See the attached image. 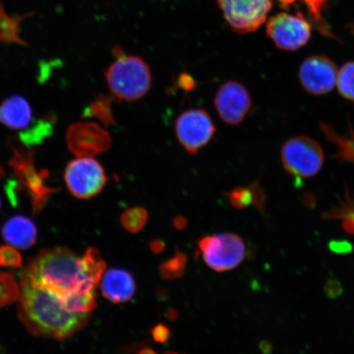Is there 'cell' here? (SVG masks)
<instances>
[{"label": "cell", "mask_w": 354, "mask_h": 354, "mask_svg": "<svg viewBox=\"0 0 354 354\" xmlns=\"http://www.w3.org/2000/svg\"><path fill=\"white\" fill-rule=\"evenodd\" d=\"M105 268L95 248H88L81 257L68 248L59 246L39 252L24 276L34 286L57 296L68 310L75 298L95 295Z\"/></svg>", "instance_id": "cell-1"}, {"label": "cell", "mask_w": 354, "mask_h": 354, "mask_svg": "<svg viewBox=\"0 0 354 354\" xmlns=\"http://www.w3.org/2000/svg\"><path fill=\"white\" fill-rule=\"evenodd\" d=\"M90 313L68 311L51 292L34 286L22 276L19 304V319L30 334L65 340L85 328Z\"/></svg>", "instance_id": "cell-2"}, {"label": "cell", "mask_w": 354, "mask_h": 354, "mask_svg": "<svg viewBox=\"0 0 354 354\" xmlns=\"http://www.w3.org/2000/svg\"><path fill=\"white\" fill-rule=\"evenodd\" d=\"M113 52L116 60L106 71L105 78L113 98L128 103L144 98L152 87L149 66L138 56L127 55L120 47Z\"/></svg>", "instance_id": "cell-3"}, {"label": "cell", "mask_w": 354, "mask_h": 354, "mask_svg": "<svg viewBox=\"0 0 354 354\" xmlns=\"http://www.w3.org/2000/svg\"><path fill=\"white\" fill-rule=\"evenodd\" d=\"M285 169L296 178H309L318 174L324 163V153L316 140L307 136L294 137L281 149Z\"/></svg>", "instance_id": "cell-4"}, {"label": "cell", "mask_w": 354, "mask_h": 354, "mask_svg": "<svg viewBox=\"0 0 354 354\" xmlns=\"http://www.w3.org/2000/svg\"><path fill=\"white\" fill-rule=\"evenodd\" d=\"M64 180L74 197L88 199L103 192L109 178L104 167L96 159L77 157L66 165Z\"/></svg>", "instance_id": "cell-5"}, {"label": "cell", "mask_w": 354, "mask_h": 354, "mask_svg": "<svg viewBox=\"0 0 354 354\" xmlns=\"http://www.w3.org/2000/svg\"><path fill=\"white\" fill-rule=\"evenodd\" d=\"M174 131L177 140L189 154H197L214 138L216 127L205 109H189L176 118Z\"/></svg>", "instance_id": "cell-6"}, {"label": "cell", "mask_w": 354, "mask_h": 354, "mask_svg": "<svg viewBox=\"0 0 354 354\" xmlns=\"http://www.w3.org/2000/svg\"><path fill=\"white\" fill-rule=\"evenodd\" d=\"M203 260L216 272L236 268L245 259L246 248L242 239L233 233L206 236L198 242Z\"/></svg>", "instance_id": "cell-7"}, {"label": "cell", "mask_w": 354, "mask_h": 354, "mask_svg": "<svg viewBox=\"0 0 354 354\" xmlns=\"http://www.w3.org/2000/svg\"><path fill=\"white\" fill-rule=\"evenodd\" d=\"M224 19L234 32H255L266 20L273 6L272 0H216Z\"/></svg>", "instance_id": "cell-8"}, {"label": "cell", "mask_w": 354, "mask_h": 354, "mask_svg": "<svg viewBox=\"0 0 354 354\" xmlns=\"http://www.w3.org/2000/svg\"><path fill=\"white\" fill-rule=\"evenodd\" d=\"M267 35L281 50L295 51L309 41L311 26L301 13L296 16L279 13L269 19Z\"/></svg>", "instance_id": "cell-9"}, {"label": "cell", "mask_w": 354, "mask_h": 354, "mask_svg": "<svg viewBox=\"0 0 354 354\" xmlns=\"http://www.w3.org/2000/svg\"><path fill=\"white\" fill-rule=\"evenodd\" d=\"M66 145L77 157H94L111 148L112 136L108 131L93 122H80L73 124L66 135Z\"/></svg>", "instance_id": "cell-10"}, {"label": "cell", "mask_w": 354, "mask_h": 354, "mask_svg": "<svg viewBox=\"0 0 354 354\" xmlns=\"http://www.w3.org/2000/svg\"><path fill=\"white\" fill-rule=\"evenodd\" d=\"M214 104L221 120L231 126L240 125L252 109L249 91L236 81H228L219 86Z\"/></svg>", "instance_id": "cell-11"}, {"label": "cell", "mask_w": 354, "mask_h": 354, "mask_svg": "<svg viewBox=\"0 0 354 354\" xmlns=\"http://www.w3.org/2000/svg\"><path fill=\"white\" fill-rule=\"evenodd\" d=\"M337 66L328 57L315 55L301 64L299 78L304 90L314 95H326L333 90L338 79Z\"/></svg>", "instance_id": "cell-12"}, {"label": "cell", "mask_w": 354, "mask_h": 354, "mask_svg": "<svg viewBox=\"0 0 354 354\" xmlns=\"http://www.w3.org/2000/svg\"><path fill=\"white\" fill-rule=\"evenodd\" d=\"M32 158V153L21 152L15 149L10 165L28 189L33 212L37 214L46 206L48 197L55 190L44 183L43 178L46 176H42L35 169Z\"/></svg>", "instance_id": "cell-13"}, {"label": "cell", "mask_w": 354, "mask_h": 354, "mask_svg": "<svg viewBox=\"0 0 354 354\" xmlns=\"http://www.w3.org/2000/svg\"><path fill=\"white\" fill-rule=\"evenodd\" d=\"M136 281L130 272L122 269H110L101 279L104 297L114 304L127 302L136 293Z\"/></svg>", "instance_id": "cell-14"}, {"label": "cell", "mask_w": 354, "mask_h": 354, "mask_svg": "<svg viewBox=\"0 0 354 354\" xmlns=\"http://www.w3.org/2000/svg\"><path fill=\"white\" fill-rule=\"evenodd\" d=\"M32 121V106L24 97L12 95L0 104V123L8 129L25 131Z\"/></svg>", "instance_id": "cell-15"}, {"label": "cell", "mask_w": 354, "mask_h": 354, "mask_svg": "<svg viewBox=\"0 0 354 354\" xmlns=\"http://www.w3.org/2000/svg\"><path fill=\"white\" fill-rule=\"evenodd\" d=\"M2 236L11 246L28 250L37 239V229L33 221L22 215L12 216L2 227Z\"/></svg>", "instance_id": "cell-16"}, {"label": "cell", "mask_w": 354, "mask_h": 354, "mask_svg": "<svg viewBox=\"0 0 354 354\" xmlns=\"http://www.w3.org/2000/svg\"><path fill=\"white\" fill-rule=\"evenodd\" d=\"M230 203L237 209L254 205L262 211L265 205V196L258 183L247 187H238L230 190L227 194Z\"/></svg>", "instance_id": "cell-17"}, {"label": "cell", "mask_w": 354, "mask_h": 354, "mask_svg": "<svg viewBox=\"0 0 354 354\" xmlns=\"http://www.w3.org/2000/svg\"><path fill=\"white\" fill-rule=\"evenodd\" d=\"M113 97L101 95L87 106L83 113V117L96 118L105 127L116 126L113 111Z\"/></svg>", "instance_id": "cell-18"}, {"label": "cell", "mask_w": 354, "mask_h": 354, "mask_svg": "<svg viewBox=\"0 0 354 354\" xmlns=\"http://www.w3.org/2000/svg\"><path fill=\"white\" fill-rule=\"evenodd\" d=\"M148 212L142 207H133L124 211L120 216L124 229L131 233L142 231L148 221Z\"/></svg>", "instance_id": "cell-19"}, {"label": "cell", "mask_w": 354, "mask_h": 354, "mask_svg": "<svg viewBox=\"0 0 354 354\" xmlns=\"http://www.w3.org/2000/svg\"><path fill=\"white\" fill-rule=\"evenodd\" d=\"M296 1H299V0H279L281 6L284 8ZM299 1L306 6L310 19L317 25V28L321 30L322 33L330 37L331 35L327 29L324 19L322 17L323 8L325 7L327 0H299Z\"/></svg>", "instance_id": "cell-20"}, {"label": "cell", "mask_w": 354, "mask_h": 354, "mask_svg": "<svg viewBox=\"0 0 354 354\" xmlns=\"http://www.w3.org/2000/svg\"><path fill=\"white\" fill-rule=\"evenodd\" d=\"M20 287L11 273L0 272V309L19 298Z\"/></svg>", "instance_id": "cell-21"}, {"label": "cell", "mask_w": 354, "mask_h": 354, "mask_svg": "<svg viewBox=\"0 0 354 354\" xmlns=\"http://www.w3.org/2000/svg\"><path fill=\"white\" fill-rule=\"evenodd\" d=\"M187 264V257L180 251H176L172 258L165 261L159 267V272L167 280L176 279L183 275Z\"/></svg>", "instance_id": "cell-22"}, {"label": "cell", "mask_w": 354, "mask_h": 354, "mask_svg": "<svg viewBox=\"0 0 354 354\" xmlns=\"http://www.w3.org/2000/svg\"><path fill=\"white\" fill-rule=\"evenodd\" d=\"M336 85L340 95L354 103V62H349L343 66L339 72Z\"/></svg>", "instance_id": "cell-23"}, {"label": "cell", "mask_w": 354, "mask_h": 354, "mask_svg": "<svg viewBox=\"0 0 354 354\" xmlns=\"http://www.w3.org/2000/svg\"><path fill=\"white\" fill-rule=\"evenodd\" d=\"M0 266L3 268H21L22 258L19 251L11 245L0 246Z\"/></svg>", "instance_id": "cell-24"}, {"label": "cell", "mask_w": 354, "mask_h": 354, "mask_svg": "<svg viewBox=\"0 0 354 354\" xmlns=\"http://www.w3.org/2000/svg\"><path fill=\"white\" fill-rule=\"evenodd\" d=\"M347 201L343 203V207L337 211V216L338 218L344 219V225L347 231L354 233V202L349 198Z\"/></svg>", "instance_id": "cell-25"}, {"label": "cell", "mask_w": 354, "mask_h": 354, "mask_svg": "<svg viewBox=\"0 0 354 354\" xmlns=\"http://www.w3.org/2000/svg\"><path fill=\"white\" fill-rule=\"evenodd\" d=\"M176 86L185 92H190L196 87V81L192 75L183 73L177 77Z\"/></svg>", "instance_id": "cell-26"}, {"label": "cell", "mask_w": 354, "mask_h": 354, "mask_svg": "<svg viewBox=\"0 0 354 354\" xmlns=\"http://www.w3.org/2000/svg\"><path fill=\"white\" fill-rule=\"evenodd\" d=\"M152 335L155 342L165 343L167 342L168 339H169L170 330L166 326L158 324L153 329Z\"/></svg>", "instance_id": "cell-27"}, {"label": "cell", "mask_w": 354, "mask_h": 354, "mask_svg": "<svg viewBox=\"0 0 354 354\" xmlns=\"http://www.w3.org/2000/svg\"><path fill=\"white\" fill-rule=\"evenodd\" d=\"M150 248L155 254H160L165 250V243L159 240H154L150 243Z\"/></svg>", "instance_id": "cell-28"}, {"label": "cell", "mask_w": 354, "mask_h": 354, "mask_svg": "<svg viewBox=\"0 0 354 354\" xmlns=\"http://www.w3.org/2000/svg\"><path fill=\"white\" fill-rule=\"evenodd\" d=\"M187 224L188 221L187 218H184L183 216H176L174 221V227L177 230H184L187 227Z\"/></svg>", "instance_id": "cell-29"}, {"label": "cell", "mask_w": 354, "mask_h": 354, "mask_svg": "<svg viewBox=\"0 0 354 354\" xmlns=\"http://www.w3.org/2000/svg\"><path fill=\"white\" fill-rule=\"evenodd\" d=\"M165 354H178V353H174V352H168V353H166Z\"/></svg>", "instance_id": "cell-30"}, {"label": "cell", "mask_w": 354, "mask_h": 354, "mask_svg": "<svg viewBox=\"0 0 354 354\" xmlns=\"http://www.w3.org/2000/svg\"><path fill=\"white\" fill-rule=\"evenodd\" d=\"M1 207H2V203H1V198H0V211H1Z\"/></svg>", "instance_id": "cell-31"}]
</instances>
